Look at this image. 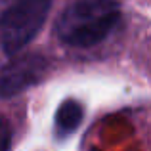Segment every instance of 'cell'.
Here are the masks:
<instances>
[{"mask_svg": "<svg viewBox=\"0 0 151 151\" xmlns=\"http://www.w3.org/2000/svg\"><path fill=\"white\" fill-rule=\"evenodd\" d=\"M46 73V59L38 54L10 61L2 71V98H12L37 84Z\"/></svg>", "mask_w": 151, "mask_h": 151, "instance_id": "cell-3", "label": "cell"}, {"mask_svg": "<svg viewBox=\"0 0 151 151\" xmlns=\"http://www.w3.org/2000/svg\"><path fill=\"white\" fill-rule=\"evenodd\" d=\"M52 0H12L2 12V52L12 55L25 48L42 29Z\"/></svg>", "mask_w": 151, "mask_h": 151, "instance_id": "cell-2", "label": "cell"}, {"mask_svg": "<svg viewBox=\"0 0 151 151\" xmlns=\"http://www.w3.org/2000/svg\"><path fill=\"white\" fill-rule=\"evenodd\" d=\"M82 117H84V109L77 100H65L55 111V134L58 136H69L71 132L81 126Z\"/></svg>", "mask_w": 151, "mask_h": 151, "instance_id": "cell-4", "label": "cell"}, {"mask_svg": "<svg viewBox=\"0 0 151 151\" xmlns=\"http://www.w3.org/2000/svg\"><path fill=\"white\" fill-rule=\"evenodd\" d=\"M121 19L117 0H75L55 21V35L67 46L92 48L115 29Z\"/></svg>", "mask_w": 151, "mask_h": 151, "instance_id": "cell-1", "label": "cell"}, {"mask_svg": "<svg viewBox=\"0 0 151 151\" xmlns=\"http://www.w3.org/2000/svg\"><path fill=\"white\" fill-rule=\"evenodd\" d=\"M8 140H10V134H8V122L4 121V147H8Z\"/></svg>", "mask_w": 151, "mask_h": 151, "instance_id": "cell-5", "label": "cell"}]
</instances>
